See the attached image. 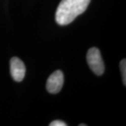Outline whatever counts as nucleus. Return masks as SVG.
<instances>
[{
    "mask_svg": "<svg viewBox=\"0 0 126 126\" xmlns=\"http://www.w3.org/2000/svg\"><path fill=\"white\" fill-rule=\"evenodd\" d=\"M90 0H62L58 5L55 20L60 25H67L86 11Z\"/></svg>",
    "mask_w": 126,
    "mask_h": 126,
    "instance_id": "obj_1",
    "label": "nucleus"
},
{
    "mask_svg": "<svg viewBox=\"0 0 126 126\" xmlns=\"http://www.w3.org/2000/svg\"><path fill=\"white\" fill-rule=\"evenodd\" d=\"M10 70L11 74L14 80L18 82H20L23 80L26 68L23 62L16 57L12 58L10 61Z\"/></svg>",
    "mask_w": 126,
    "mask_h": 126,
    "instance_id": "obj_4",
    "label": "nucleus"
},
{
    "mask_svg": "<svg viewBox=\"0 0 126 126\" xmlns=\"http://www.w3.org/2000/svg\"><path fill=\"white\" fill-rule=\"evenodd\" d=\"M79 126H86V124H80Z\"/></svg>",
    "mask_w": 126,
    "mask_h": 126,
    "instance_id": "obj_7",
    "label": "nucleus"
},
{
    "mask_svg": "<svg viewBox=\"0 0 126 126\" xmlns=\"http://www.w3.org/2000/svg\"><path fill=\"white\" fill-rule=\"evenodd\" d=\"M87 62L91 70L95 74L100 76L104 72V64L100 54V51L97 48H91L87 53Z\"/></svg>",
    "mask_w": 126,
    "mask_h": 126,
    "instance_id": "obj_2",
    "label": "nucleus"
},
{
    "mask_svg": "<svg viewBox=\"0 0 126 126\" xmlns=\"http://www.w3.org/2000/svg\"><path fill=\"white\" fill-rule=\"evenodd\" d=\"M64 83V75L60 70L53 72L46 82V89L52 94L58 93L62 89Z\"/></svg>",
    "mask_w": 126,
    "mask_h": 126,
    "instance_id": "obj_3",
    "label": "nucleus"
},
{
    "mask_svg": "<svg viewBox=\"0 0 126 126\" xmlns=\"http://www.w3.org/2000/svg\"><path fill=\"white\" fill-rule=\"evenodd\" d=\"M50 126H67V124L64 122L62 121H59V120H56L54 121L51 122L50 123Z\"/></svg>",
    "mask_w": 126,
    "mask_h": 126,
    "instance_id": "obj_6",
    "label": "nucleus"
},
{
    "mask_svg": "<svg viewBox=\"0 0 126 126\" xmlns=\"http://www.w3.org/2000/svg\"><path fill=\"white\" fill-rule=\"evenodd\" d=\"M120 68L121 72L122 78H123V82L124 86L126 85V59L121 60L120 63Z\"/></svg>",
    "mask_w": 126,
    "mask_h": 126,
    "instance_id": "obj_5",
    "label": "nucleus"
}]
</instances>
